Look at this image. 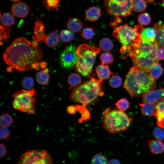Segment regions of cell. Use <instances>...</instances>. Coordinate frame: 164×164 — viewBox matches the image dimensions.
<instances>
[{
    "label": "cell",
    "mask_w": 164,
    "mask_h": 164,
    "mask_svg": "<svg viewBox=\"0 0 164 164\" xmlns=\"http://www.w3.org/2000/svg\"><path fill=\"white\" fill-rule=\"evenodd\" d=\"M43 56L41 48L24 37L15 39L4 51L3 57L9 67L20 72L32 69L38 70Z\"/></svg>",
    "instance_id": "6da1fadb"
},
{
    "label": "cell",
    "mask_w": 164,
    "mask_h": 164,
    "mask_svg": "<svg viewBox=\"0 0 164 164\" xmlns=\"http://www.w3.org/2000/svg\"><path fill=\"white\" fill-rule=\"evenodd\" d=\"M101 83L99 80L91 78L71 91L70 100L85 106L97 101L104 94Z\"/></svg>",
    "instance_id": "7a4b0ae2"
},
{
    "label": "cell",
    "mask_w": 164,
    "mask_h": 164,
    "mask_svg": "<svg viewBox=\"0 0 164 164\" xmlns=\"http://www.w3.org/2000/svg\"><path fill=\"white\" fill-rule=\"evenodd\" d=\"M137 68H131L126 76L123 87L131 97H138L150 90L154 80L149 74Z\"/></svg>",
    "instance_id": "3957f363"
},
{
    "label": "cell",
    "mask_w": 164,
    "mask_h": 164,
    "mask_svg": "<svg viewBox=\"0 0 164 164\" xmlns=\"http://www.w3.org/2000/svg\"><path fill=\"white\" fill-rule=\"evenodd\" d=\"M102 125L109 133H120L128 128L132 119L124 112L108 107L102 114Z\"/></svg>",
    "instance_id": "277c9868"
},
{
    "label": "cell",
    "mask_w": 164,
    "mask_h": 164,
    "mask_svg": "<svg viewBox=\"0 0 164 164\" xmlns=\"http://www.w3.org/2000/svg\"><path fill=\"white\" fill-rule=\"evenodd\" d=\"M144 29L139 25L133 28L126 24L118 26L113 31V36L122 44L120 49L122 54L127 55L132 44L141 42V33Z\"/></svg>",
    "instance_id": "5b68a950"
},
{
    "label": "cell",
    "mask_w": 164,
    "mask_h": 164,
    "mask_svg": "<svg viewBox=\"0 0 164 164\" xmlns=\"http://www.w3.org/2000/svg\"><path fill=\"white\" fill-rule=\"evenodd\" d=\"M100 50L99 48L86 44L79 46L77 49L79 58L75 65L77 71L84 76L89 75L91 73L96 55Z\"/></svg>",
    "instance_id": "8992f818"
},
{
    "label": "cell",
    "mask_w": 164,
    "mask_h": 164,
    "mask_svg": "<svg viewBox=\"0 0 164 164\" xmlns=\"http://www.w3.org/2000/svg\"><path fill=\"white\" fill-rule=\"evenodd\" d=\"M35 93L36 91L32 89L15 92L13 95V108L27 113L34 114L35 112Z\"/></svg>",
    "instance_id": "52a82bcc"
},
{
    "label": "cell",
    "mask_w": 164,
    "mask_h": 164,
    "mask_svg": "<svg viewBox=\"0 0 164 164\" xmlns=\"http://www.w3.org/2000/svg\"><path fill=\"white\" fill-rule=\"evenodd\" d=\"M135 67L139 70L148 73L151 67L158 62L156 53H150L132 46L128 53Z\"/></svg>",
    "instance_id": "ba28073f"
},
{
    "label": "cell",
    "mask_w": 164,
    "mask_h": 164,
    "mask_svg": "<svg viewBox=\"0 0 164 164\" xmlns=\"http://www.w3.org/2000/svg\"><path fill=\"white\" fill-rule=\"evenodd\" d=\"M133 0H104L107 12L115 19L126 17L132 12Z\"/></svg>",
    "instance_id": "9c48e42d"
},
{
    "label": "cell",
    "mask_w": 164,
    "mask_h": 164,
    "mask_svg": "<svg viewBox=\"0 0 164 164\" xmlns=\"http://www.w3.org/2000/svg\"><path fill=\"white\" fill-rule=\"evenodd\" d=\"M17 164H53L50 155L43 149L32 150L21 155Z\"/></svg>",
    "instance_id": "30bf717a"
},
{
    "label": "cell",
    "mask_w": 164,
    "mask_h": 164,
    "mask_svg": "<svg viewBox=\"0 0 164 164\" xmlns=\"http://www.w3.org/2000/svg\"><path fill=\"white\" fill-rule=\"evenodd\" d=\"M78 58L76 47L73 45L68 46L66 47L61 55L60 64L64 69H70L75 65Z\"/></svg>",
    "instance_id": "8fae6325"
},
{
    "label": "cell",
    "mask_w": 164,
    "mask_h": 164,
    "mask_svg": "<svg viewBox=\"0 0 164 164\" xmlns=\"http://www.w3.org/2000/svg\"><path fill=\"white\" fill-rule=\"evenodd\" d=\"M164 98V87L155 90H149L142 95L143 102L156 104Z\"/></svg>",
    "instance_id": "7c38bea8"
},
{
    "label": "cell",
    "mask_w": 164,
    "mask_h": 164,
    "mask_svg": "<svg viewBox=\"0 0 164 164\" xmlns=\"http://www.w3.org/2000/svg\"><path fill=\"white\" fill-rule=\"evenodd\" d=\"M11 11L15 16L19 18H24L29 14V8L25 2L19 1L12 6Z\"/></svg>",
    "instance_id": "4fadbf2b"
},
{
    "label": "cell",
    "mask_w": 164,
    "mask_h": 164,
    "mask_svg": "<svg viewBox=\"0 0 164 164\" xmlns=\"http://www.w3.org/2000/svg\"><path fill=\"white\" fill-rule=\"evenodd\" d=\"M44 30L45 26L43 22L39 19H37L33 27L32 37L34 40L38 43L45 42L47 35L45 34Z\"/></svg>",
    "instance_id": "5bb4252c"
},
{
    "label": "cell",
    "mask_w": 164,
    "mask_h": 164,
    "mask_svg": "<svg viewBox=\"0 0 164 164\" xmlns=\"http://www.w3.org/2000/svg\"><path fill=\"white\" fill-rule=\"evenodd\" d=\"M155 116L158 126L164 128V98L155 104Z\"/></svg>",
    "instance_id": "9a60e30c"
},
{
    "label": "cell",
    "mask_w": 164,
    "mask_h": 164,
    "mask_svg": "<svg viewBox=\"0 0 164 164\" xmlns=\"http://www.w3.org/2000/svg\"><path fill=\"white\" fill-rule=\"evenodd\" d=\"M85 20L95 21L98 19L101 15L100 8L97 6L91 7L85 10Z\"/></svg>",
    "instance_id": "2e32d148"
},
{
    "label": "cell",
    "mask_w": 164,
    "mask_h": 164,
    "mask_svg": "<svg viewBox=\"0 0 164 164\" xmlns=\"http://www.w3.org/2000/svg\"><path fill=\"white\" fill-rule=\"evenodd\" d=\"M149 150L152 153L159 154L164 152V144L160 140L150 139L148 141Z\"/></svg>",
    "instance_id": "e0dca14e"
},
{
    "label": "cell",
    "mask_w": 164,
    "mask_h": 164,
    "mask_svg": "<svg viewBox=\"0 0 164 164\" xmlns=\"http://www.w3.org/2000/svg\"><path fill=\"white\" fill-rule=\"evenodd\" d=\"M96 72L99 80L102 82L103 80L108 79L113 74L108 65L102 64L97 67Z\"/></svg>",
    "instance_id": "ac0fdd59"
},
{
    "label": "cell",
    "mask_w": 164,
    "mask_h": 164,
    "mask_svg": "<svg viewBox=\"0 0 164 164\" xmlns=\"http://www.w3.org/2000/svg\"><path fill=\"white\" fill-rule=\"evenodd\" d=\"M142 42H150L155 41L156 31L153 28H147L144 29L141 33Z\"/></svg>",
    "instance_id": "d6986e66"
},
{
    "label": "cell",
    "mask_w": 164,
    "mask_h": 164,
    "mask_svg": "<svg viewBox=\"0 0 164 164\" xmlns=\"http://www.w3.org/2000/svg\"><path fill=\"white\" fill-rule=\"evenodd\" d=\"M59 31L56 30L47 35L45 42L47 46L50 47L56 46L59 42Z\"/></svg>",
    "instance_id": "ffe728a7"
},
{
    "label": "cell",
    "mask_w": 164,
    "mask_h": 164,
    "mask_svg": "<svg viewBox=\"0 0 164 164\" xmlns=\"http://www.w3.org/2000/svg\"><path fill=\"white\" fill-rule=\"evenodd\" d=\"M66 26L68 30L73 32H77L81 29L83 24L82 22L77 18H71L67 20Z\"/></svg>",
    "instance_id": "44dd1931"
},
{
    "label": "cell",
    "mask_w": 164,
    "mask_h": 164,
    "mask_svg": "<svg viewBox=\"0 0 164 164\" xmlns=\"http://www.w3.org/2000/svg\"><path fill=\"white\" fill-rule=\"evenodd\" d=\"M49 72L48 69L46 68L43 69L36 73V80L39 84L43 85H47L49 84L50 79Z\"/></svg>",
    "instance_id": "7402d4cb"
},
{
    "label": "cell",
    "mask_w": 164,
    "mask_h": 164,
    "mask_svg": "<svg viewBox=\"0 0 164 164\" xmlns=\"http://www.w3.org/2000/svg\"><path fill=\"white\" fill-rule=\"evenodd\" d=\"M139 106L143 115L147 117L154 115L155 112V104L148 102H143L140 104Z\"/></svg>",
    "instance_id": "603a6c76"
},
{
    "label": "cell",
    "mask_w": 164,
    "mask_h": 164,
    "mask_svg": "<svg viewBox=\"0 0 164 164\" xmlns=\"http://www.w3.org/2000/svg\"><path fill=\"white\" fill-rule=\"evenodd\" d=\"M163 72V70L161 65L157 62L151 67L148 72L150 76L155 80L161 76Z\"/></svg>",
    "instance_id": "cb8c5ba5"
},
{
    "label": "cell",
    "mask_w": 164,
    "mask_h": 164,
    "mask_svg": "<svg viewBox=\"0 0 164 164\" xmlns=\"http://www.w3.org/2000/svg\"><path fill=\"white\" fill-rule=\"evenodd\" d=\"M75 107L77 111H79L81 114V117L79 119V122L82 123L83 121H85L90 118V112L86 108V106L77 104Z\"/></svg>",
    "instance_id": "d4e9b609"
},
{
    "label": "cell",
    "mask_w": 164,
    "mask_h": 164,
    "mask_svg": "<svg viewBox=\"0 0 164 164\" xmlns=\"http://www.w3.org/2000/svg\"><path fill=\"white\" fill-rule=\"evenodd\" d=\"M2 25L10 27L15 22V18L13 14L9 12L4 13L1 17Z\"/></svg>",
    "instance_id": "484cf974"
},
{
    "label": "cell",
    "mask_w": 164,
    "mask_h": 164,
    "mask_svg": "<svg viewBox=\"0 0 164 164\" xmlns=\"http://www.w3.org/2000/svg\"><path fill=\"white\" fill-rule=\"evenodd\" d=\"M67 81L70 89L72 87H75L80 85L82 81V78L78 74L73 73L68 77Z\"/></svg>",
    "instance_id": "4316f807"
},
{
    "label": "cell",
    "mask_w": 164,
    "mask_h": 164,
    "mask_svg": "<svg viewBox=\"0 0 164 164\" xmlns=\"http://www.w3.org/2000/svg\"><path fill=\"white\" fill-rule=\"evenodd\" d=\"M114 46L113 43L109 38L107 37L102 39L100 41L99 46L101 50L108 51L112 49Z\"/></svg>",
    "instance_id": "83f0119b"
},
{
    "label": "cell",
    "mask_w": 164,
    "mask_h": 164,
    "mask_svg": "<svg viewBox=\"0 0 164 164\" xmlns=\"http://www.w3.org/2000/svg\"><path fill=\"white\" fill-rule=\"evenodd\" d=\"M147 7L145 0H133L132 10L136 12L144 11Z\"/></svg>",
    "instance_id": "f1b7e54d"
},
{
    "label": "cell",
    "mask_w": 164,
    "mask_h": 164,
    "mask_svg": "<svg viewBox=\"0 0 164 164\" xmlns=\"http://www.w3.org/2000/svg\"><path fill=\"white\" fill-rule=\"evenodd\" d=\"M60 38L64 43H66L72 41L74 37L73 32L69 30H63L59 34Z\"/></svg>",
    "instance_id": "f546056e"
},
{
    "label": "cell",
    "mask_w": 164,
    "mask_h": 164,
    "mask_svg": "<svg viewBox=\"0 0 164 164\" xmlns=\"http://www.w3.org/2000/svg\"><path fill=\"white\" fill-rule=\"evenodd\" d=\"M42 3L48 11H54L58 10L60 0H43Z\"/></svg>",
    "instance_id": "4dcf8cb0"
},
{
    "label": "cell",
    "mask_w": 164,
    "mask_h": 164,
    "mask_svg": "<svg viewBox=\"0 0 164 164\" xmlns=\"http://www.w3.org/2000/svg\"><path fill=\"white\" fill-rule=\"evenodd\" d=\"M13 121L12 117L8 114H4L0 116V124L2 127H9L12 125Z\"/></svg>",
    "instance_id": "1f68e13d"
},
{
    "label": "cell",
    "mask_w": 164,
    "mask_h": 164,
    "mask_svg": "<svg viewBox=\"0 0 164 164\" xmlns=\"http://www.w3.org/2000/svg\"><path fill=\"white\" fill-rule=\"evenodd\" d=\"M100 58L102 64L103 65L111 64L114 61L113 55L108 51H105L102 53Z\"/></svg>",
    "instance_id": "d6a6232c"
},
{
    "label": "cell",
    "mask_w": 164,
    "mask_h": 164,
    "mask_svg": "<svg viewBox=\"0 0 164 164\" xmlns=\"http://www.w3.org/2000/svg\"><path fill=\"white\" fill-rule=\"evenodd\" d=\"M108 162L107 157L101 154L94 155L91 159V164H107Z\"/></svg>",
    "instance_id": "836d02e7"
},
{
    "label": "cell",
    "mask_w": 164,
    "mask_h": 164,
    "mask_svg": "<svg viewBox=\"0 0 164 164\" xmlns=\"http://www.w3.org/2000/svg\"><path fill=\"white\" fill-rule=\"evenodd\" d=\"M115 105L119 110L124 112L130 106L128 101L125 98H122L115 104Z\"/></svg>",
    "instance_id": "e575fe53"
},
{
    "label": "cell",
    "mask_w": 164,
    "mask_h": 164,
    "mask_svg": "<svg viewBox=\"0 0 164 164\" xmlns=\"http://www.w3.org/2000/svg\"><path fill=\"white\" fill-rule=\"evenodd\" d=\"M122 83L121 78L117 75H113L111 77L109 80L110 86L113 88H117L120 87Z\"/></svg>",
    "instance_id": "d590c367"
},
{
    "label": "cell",
    "mask_w": 164,
    "mask_h": 164,
    "mask_svg": "<svg viewBox=\"0 0 164 164\" xmlns=\"http://www.w3.org/2000/svg\"><path fill=\"white\" fill-rule=\"evenodd\" d=\"M21 85L25 90L32 89L34 86V81L33 78L29 77H26L21 80Z\"/></svg>",
    "instance_id": "8d00e7d4"
},
{
    "label": "cell",
    "mask_w": 164,
    "mask_h": 164,
    "mask_svg": "<svg viewBox=\"0 0 164 164\" xmlns=\"http://www.w3.org/2000/svg\"><path fill=\"white\" fill-rule=\"evenodd\" d=\"M11 29L9 26L0 25V41L7 39L10 37Z\"/></svg>",
    "instance_id": "74e56055"
},
{
    "label": "cell",
    "mask_w": 164,
    "mask_h": 164,
    "mask_svg": "<svg viewBox=\"0 0 164 164\" xmlns=\"http://www.w3.org/2000/svg\"><path fill=\"white\" fill-rule=\"evenodd\" d=\"M151 21L149 15L147 13L144 12L140 14L138 17V21L141 25L146 26L149 25Z\"/></svg>",
    "instance_id": "f35d334b"
},
{
    "label": "cell",
    "mask_w": 164,
    "mask_h": 164,
    "mask_svg": "<svg viewBox=\"0 0 164 164\" xmlns=\"http://www.w3.org/2000/svg\"><path fill=\"white\" fill-rule=\"evenodd\" d=\"M153 135L157 139L163 140L164 139V128L159 126L155 127L153 129Z\"/></svg>",
    "instance_id": "ab89813d"
},
{
    "label": "cell",
    "mask_w": 164,
    "mask_h": 164,
    "mask_svg": "<svg viewBox=\"0 0 164 164\" xmlns=\"http://www.w3.org/2000/svg\"><path fill=\"white\" fill-rule=\"evenodd\" d=\"M81 34L82 36L84 39H90L93 37L94 33L92 28L86 27L83 29Z\"/></svg>",
    "instance_id": "60d3db41"
},
{
    "label": "cell",
    "mask_w": 164,
    "mask_h": 164,
    "mask_svg": "<svg viewBox=\"0 0 164 164\" xmlns=\"http://www.w3.org/2000/svg\"><path fill=\"white\" fill-rule=\"evenodd\" d=\"M10 136V132L6 127L1 126L0 129V138L1 139H7Z\"/></svg>",
    "instance_id": "b9f144b4"
},
{
    "label": "cell",
    "mask_w": 164,
    "mask_h": 164,
    "mask_svg": "<svg viewBox=\"0 0 164 164\" xmlns=\"http://www.w3.org/2000/svg\"><path fill=\"white\" fill-rule=\"evenodd\" d=\"M156 56L159 61L164 60V47L158 46L156 51Z\"/></svg>",
    "instance_id": "7bdbcfd3"
},
{
    "label": "cell",
    "mask_w": 164,
    "mask_h": 164,
    "mask_svg": "<svg viewBox=\"0 0 164 164\" xmlns=\"http://www.w3.org/2000/svg\"><path fill=\"white\" fill-rule=\"evenodd\" d=\"M67 112L70 114H75L77 112L75 105H70L67 108Z\"/></svg>",
    "instance_id": "ee69618b"
},
{
    "label": "cell",
    "mask_w": 164,
    "mask_h": 164,
    "mask_svg": "<svg viewBox=\"0 0 164 164\" xmlns=\"http://www.w3.org/2000/svg\"><path fill=\"white\" fill-rule=\"evenodd\" d=\"M0 156L1 158L4 156L6 153V148L3 144H0Z\"/></svg>",
    "instance_id": "f6af8a7d"
},
{
    "label": "cell",
    "mask_w": 164,
    "mask_h": 164,
    "mask_svg": "<svg viewBox=\"0 0 164 164\" xmlns=\"http://www.w3.org/2000/svg\"><path fill=\"white\" fill-rule=\"evenodd\" d=\"M107 164H121L120 161L116 159H112L108 161Z\"/></svg>",
    "instance_id": "bcb514c9"
},
{
    "label": "cell",
    "mask_w": 164,
    "mask_h": 164,
    "mask_svg": "<svg viewBox=\"0 0 164 164\" xmlns=\"http://www.w3.org/2000/svg\"><path fill=\"white\" fill-rule=\"evenodd\" d=\"M39 63L41 68L43 69L46 68L47 64L46 62L41 61Z\"/></svg>",
    "instance_id": "7dc6e473"
},
{
    "label": "cell",
    "mask_w": 164,
    "mask_h": 164,
    "mask_svg": "<svg viewBox=\"0 0 164 164\" xmlns=\"http://www.w3.org/2000/svg\"><path fill=\"white\" fill-rule=\"evenodd\" d=\"M156 0H145L147 2L149 3H151L154 2ZM162 2V5L164 8V0H160Z\"/></svg>",
    "instance_id": "c3c4849f"
},
{
    "label": "cell",
    "mask_w": 164,
    "mask_h": 164,
    "mask_svg": "<svg viewBox=\"0 0 164 164\" xmlns=\"http://www.w3.org/2000/svg\"><path fill=\"white\" fill-rule=\"evenodd\" d=\"M13 2H19L20 0H11Z\"/></svg>",
    "instance_id": "681fc988"
},
{
    "label": "cell",
    "mask_w": 164,
    "mask_h": 164,
    "mask_svg": "<svg viewBox=\"0 0 164 164\" xmlns=\"http://www.w3.org/2000/svg\"><path fill=\"white\" fill-rule=\"evenodd\" d=\"M162 47H164V45L163 46H162Z\"/></svg>",
    "instance_id": "f907efd6"
}]
</instances>
